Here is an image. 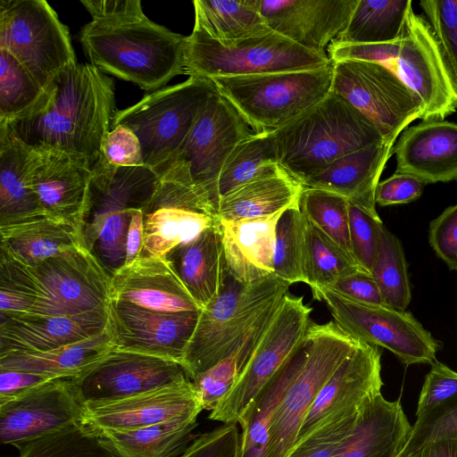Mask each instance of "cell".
<instances>
[{
  "mask_svg": "<svg viewBox=\"0 0 457 457\" xmlns=\"http://www.w3.org/2000/svg\"><path fill=\"white\" fill-rule=\"evenodd\" d=\"M115 112L113 80L91 63H78L58 74L26 115L0 126L29 146L84 156L92 169Z\"/></svg>",
  "mask_w": 457,
  "mask_h": 457,
  "instance_id": "obj_1",
  "label": "cell"
},
{
  "mask_svg": "<svg viewBox=\"0 0 457 457\" xmlns=\"http://www.w3.org/2000/svg\"><path fill=\"white\" fill-rule=\"evenodd\" d=\"M186 37L145 15L86 24L79 39L92 65L144 90L186 74Z\"/></svg>",
  "mask_w": 457,
  "mask_h": 457,
  "instance_id": "obj_2",
  "label": "cell"
},
{
  "mask_svg": "<svg viewBox=\"0 0 457 457\" xmlns=\"http://www.w3.org/2000/svg\"><path fill=\"white\" fill-rule=\"evenodd\" d=\"M276 142L279 164L303 183L337 159L385 141L364 115L330 91L300 117L276 130Z\"/></svg>",
  "mask_w": 457,
  "mask_h": 457,
  "instance_id": "obj_3",
  "label": "cell"
},
{
  "mask_svg": "<svg viewBox=\"0 0 457 457\" xmlns=\"http://www.w3.org/2000/svg\"><path fill=\"white\" fill-rule=\"evenodd\" d=\"M92 179L79 236L82 245L112 277L125 264L131 214L144 209L159 178L146 166L120 167L99 156Z\"/></svg>",
  "mask_w": 457,
  "mask_h": 457,
  "instance_id": "obj_4",
  "label": "cell"
},
{
  "mask_svg": "<svg viewBox=\"0 0 457 457\" xmlns=\"http://www.w3.org/2000/svg\"><path fill=\"white\" fill-rule=\"evenodd\" d=\"M289 284L270 277L242 284L227 270L219 295L201 312L182 366L192 380L228 356L252 326L287 293Z\"/></svg>",
  "mask_w": 457,
  "mask_h": 457,
  "instance_id": "obj_5",
  "label": "cell"
},
{
  "mask_svg": "<svg viewBox=\"0 0 457 457\" xmlns=\"http://www.w3.org/2000/svg\"><path fill=\"white\" fill-rule=\"evenodd\" d=\"M332 62L307 71L210 79L254 133L276 131L292 122L331 91Z\"/></svg>",
  "mask_w": 457,
  "mask_h": 457,
  "instance_id": "obj_6",
  "label": "cell"
},
{
  "mask_svg": "<svg viewBox=\"0 0 457 457\" xmlns=\"http://www.w3.org/2000/svg\"><path fill=\"white\" fill-rule=\"evenodd\" d=\"M331 63L326 53L309 50L271 31L217 41L193 29L186 37V74L206 79L316 70Z\"/></svg>",
  "mask_w": 457,
  "mask_h": 457,
  "instance_id": "obj_7",
  "label": "cell"
},
{
  "mask_svg": "<svg viewBox=\"0 0 457 457\" xmlns=\"http://www.w3.org/2000/svg\"><path fill=\"white\" fill-rule=\"evenodd\" d=\"M374 60L394 71L422 102V120H444L457 110V80L431 25L412 6L400 37L376 44Z\"/></svg>",
  "mask_w": 457,
  "mask_h": 457,
  "instance_id": "obj_8",
  "label": "cell"
},
{
  "mask_svg": "<svg viewBox=\"0 0 457 457\" xmlns=\"http://www.w3.org/2000/svg\"><path fill=\"white\" fill-rule=\"evenodd\" d=\"M217 91L206 78L189 76L138 103L116 110L111 128L123 125L137 137L145 166L154 172L180 147L209 97Z\"/></svg>",
  "mask_w": 457,
  "mask_h": 457,
  "instance_id": "obj_9",
  "label": "cell"
},
{
  "mask_svg": "<svg viewBox=\"0 0 457 457\" xmlns=\"http://www.w3.org/2000/svg\"><path fill=\"white\" fill-rule=\"evenodd\" d=\"M253 132L233 105L218 91L199 112L177 152L156 170L159 179L198 187L218 207V180L236 145Z\"/></svg>",
  "mask_w": 457,
  "mask_h": 457,
  "instance_id": "obj_10",
  "label": "cell"
},
{
  "mask_svg": "<svg viewBox=\"0 0 457 457\" xmlns=\"http://www.w3.org/2000/svg\"><path fill=\"white\" fill-rule=\"evenodd\" d=\"M0 48L12 54L44 88L78 64L68 28L45 0H1Z\"/></svg>",
  "mask_w": 457,
  "mask_h": 457,
  "instance_id": "obj_11",
  "label": "cell"
},
{
  "mask_svg": "<svg viewBox=\"0 0 457 457\" xmlns=\"http://www.w3.org/2000/svg\"><path fill=\"white\" fill-rule=\"evenodd\" d=\"M308 335L311 345L305 362L272 416L266 457L287 456L320 391L360 343L334 320L324 324L312 322Z\"/></svg>",
  "mask_w": 457,
  "mask_h": 457,
  "instance_id": "obj_12",
  "label": "cell"
},
{
  "mask_svg": "<svg viewBox=\"0 0 457 457\" xmlns=\"http://www.w3.org/2000/svg\"><path fill=\"white\" fill-rule=\"evenodd\" d=\"M332 64L331 91L364 115L385 142L395 145L409 124L422 120L424 107L420 97L384 64L361 60Z\"/></svg>",
  "mask_w": 457,
  "mask_h": 457,
  "instance_id": "obj_13",
  "label": "cell"
},
{
  "mask_svg": "<svg viewBox=\"0 0 457 457\" xmlns=\"http://www.w3.org/2000/svg\"><path fill=\"white\" fill-rule=\"evenodd\" d=\"M336 324L354 339L393 353L405 365L434 364L439 343L409 312L387 305L361 304L330 290H321Z\"/></svg>",
  "mask_w": 457,
  "mask_h": 457,
  "instance_id": "obj_14",
  "label": "cell"
},
{
  "mask_svg": "<svg viewBox=\"0 0 457 457\" xmlns=\"http://www.w3.org/2000/svg\"><path fill=\"white\" fill-rule=\"evenodd\" d=\"M29 270L37 298L28 314L60 316L107 311L111 277L84 246L47 258Z\"/></svg>",
  "mask_w": 457,
  "mask_h": 457,
  "instance_id": "obj_15",
  "label": "cell"
},
{
  "mask_svg": "<svg viewBox=\"0 0 457 457\" xmlns=\"http://www.w3.org/2000/svg\"><path fill=\"white\" fill-rule=\"evenodd\" d=\"M312 308L303 296L287 294L264 337L231 392L211 411L209 419L237 422L251 401L304 339Z\"/></svg>",
  "mask_w": 457,
  "mask_h": 457,
  "instance_id": "obj_16",
  "label": "cell"
},
{
  "mask_svg": "<svg viewBox=\"0 0 457 457\" xmlns=\"http://www.w3.org/2000/svg\"><path fill=\"white\" fill-rule=\"evenodd\" d=\"M143 216V257H164L219 221L216 205L206 191L163 179H159Z\"/></svg>",
  "mask_w": 457,
  "mask_h": 457,
  "instance_id": "obj_17",
  "label": "cell"
},
{
  "mask_svg": "<svg viewBox=\"0 0 457 457\" xmlns=\"http://www.w3.org/2000/svg\"><path fill=\"white\" fill-rule=\"evenodd\" d=\"M189 378L176 361L113 349L81 375L71 378L84 405L129 398Z\"/></svg>",
  "mask_w": 457,
  "mask_h": 457,
  "instance_id": "obj_18",
  "label": "cell"
},
{
  "mask_svg": "<svg viewBox=\"0 0 457 457\" xmlns=\"http://www.w3.org/2000/svg\"><path fill=\"white\" fill-rule=\"evenodd\" d=\"M85 407L71 378H55L0 402V443L18 448L82 424Z\"/></svg>",
  "mask_w": 457,
  "mask_h": 457,
  "instance_id": "obj_19",
  "label": "cell"
},
{
  "mask_svg": "<svg viewBox=\"0 0 457 457\" xmlns=\"http://www.w3.org/2000/svg\"><path fill=\"white\" fill-rule=\"evenodd\" d=\"M200 312H164L110 300L107 328L115 350L155 356L182 365Z\"/></svg>",
  "mask_w": 457,
  "mask_h": 457,
  "instance_id": "obj_20",
  "label": "cell"
},
{
  "mask_svg": "<svg viewBox=\"0 0 457 457\" xmlns=\"http://www.w3.org/2000/svg\"><path fill=\"white\" fill-rule=\"evenodd\" d=\"M83 425L95 432L132 430L196 420L203 410L190 378L122 400L84 405Z\"/></svg>",
  "mask_w": 457,
  "mask_h": 457,
  "instance_id": "obj_21",
  "label": "cell"
},
{
  "mask_svg": "<svg viewBox=\"0 0 457 457\" xmlns=\"http://www.w3.org/2000/svg\"><path fill=\"white\" fill-rule=\"evenodd\" d=\"M29 175L46 215L68 221L79 232L92 179L89 161L56 148L30 146Z\"/></svg>",
  "mask_w": 457,
  "mask_h": 457,
  "instance_id": "obj_22",
  "label": "cell"
},
{
  "mask_svg": "<svg viewBox=\"0 0 457 457\" xmlns=\"http://www.w3.org/2000/svg\"><path fill=\"white\" fill-rule=\"evenodd\" d=\"M382 386L381 353L378 346L360 341L320 391L301 425L295 444L320 425L381 394Z\"/></svg>",
  "mask_w": 457,
  "mask_h": 457,
  "instance_id": "obj_23",
  "label": "cell"
},
{
  "mask_svg": "<svg viewBox=\"0 0 457 457\" xmlns=\"http://www.w3.org/2000/svg\"><path fill=\"white\" fill-rule=\"evenodd\" d=\"M359 0H261L269 28L314 52L325 53L346 27Z\"/></svg>",
  "mask_w": 457,
  "mask_h": 457,
  "instance_id": "obj_24",
  "label": "cell"
},
{
  "mask_svg": "<svg viewBox=\"0 0 457 457\" xmlns=\"http://www.w3.org/2000/svg\"><path fill=\"white\" fill-rule=\"evenodd\" d=\"M107 320V311L60 316L0 313V355L77 343L102 333Z\"/></svg>",
  "mask_w": 457,
  "mask_h": 457,
  "instance_id": "obj_25",
  "label": "cell"
},
{
  "mask_svg": "<svg viewBox=\"0 0 457 457\" xmlns=\"http://www.w3.org/2000/svg\"><path fill=\"white\" fill-rule=\"evenodd\" d=\"M110 300L164 312L202 311L164 257L139 256L119 269Z\"/></svg>",
  "mask_w": 457,
  "mask_h": 457,
  "instance_id": "obj_26",
  "label": "cell"
},
{
  "mask_svg": "<svg viewBox=\"0 0 457 457\" xmlns=\"http://www.w3.org/2000/svg\"><path fill=\"white\" fill-rule=\"evenodd\" d=\"M393 154L395 172L415 177L426 185L457 179V123L428 120L407 128Z\"/></svg>",
  "mask_w": 457,
  "mask_h": 457,
  "instance_id": "obj_27",
  "label": "cell"
},
{
  "mask_svg": "<svg viewBox=\"0 0 457 457\" xmlns=\"http://www.w3.org/2000/svg\"><path fill=\"white\" fill-rule=\"evenodd\" d=\"M284 211L259 218L219 220L226 269L238 282L247 285L274 277L276 228Z\"/></svg>",
  "mask_w": 457,
  "mask_h": 457,
  "instance_id": "obj_28",
  "label": "cell"
},
{
  "mask_svg": "<svg viewBox=\"0 0 457 457\" xmlns=\"http://www.w3.org/2000/svg\"><path fill=\"white\" fill-rule=\"evenodd\" d=\"M394 145L380 142L348 154L303 184L339 195L366 211L377 212L376 188Z\"/></svg>",
  "mask_w": 457,
  "mask_h": 457,
  "instance_id": "obj_29",
  "label": "cell"
},
{
  "mask_svg": "<svg viewBox=\"0 0 457 457\" xmlns=\"http://www.w3.org/2000/svg\"><path fill=\"white\" fill-rule=\"evenodd\" d=\"M411 432L400 401L390 402L378 394L361 406L337 457H397L405 449Z\"/></svg>",
  "mask_w": 457,
  "mask_h": 457,
  "instance_id": "obj_30",
  "label": "cell"
},
{
  "mask_svg": "<svg viewBox=\"0 0 457 457\" xmlns=\"http://www.w3.org/2000/svg\"><path fill=\"white\" fill-rule=\"evenodd\" d=\"M164 258L203 310L219 295L226 272L220 222L176 246Z\"/></svg>",
  "mask_w": 457,
  "mask_h": 457,
  "instance_id": "obj_31",
  "label": "cell"
},
{
  "mask_svg": "<svg viewBox=\"0 0 457 457\" xmlns=\"http://www.w3.org/2000/svg\"><path fill=\"white\" fill-rule=\"evenodd\" d=\"M308 330L301 345L251 401L239 417L241 440L238 457H266L272 416L287 387L305 362L310 350Z\"/></svg>",
  "mask_w": 457,
  "mask_h": 457,
  "instance_id": "obj_32",
  "label": "cell"
},
{
  "mask_svg": "<svg viewBox=\"0 0 457 457\" xmlns=\"http://www.w3.org/2000/svg\"><path fill=\"white\" fill-rule=\"evenodd\" d=\"M29 150L0 126V227L46 215L29 179Z\"/></svg>",
  "mask_w": 457,
  "mask_h": 457,
  "instance_id": "obj_33",
  "label": "cell"
},
{
  "mask_svg": "<svg viewBox=\"0 0 457 457\" xmlns=\"http://www.w3.org/2000/svg\"><path fill=\"white\" fill-rule=\"evenodd\" d=\"M303 187L282 167L221 197L217 207L218 220L234 221L275 214L297 203Z\"/></svg>",
  "mask_w": 457,
  "mask_h": 457,
  "instance_id": "obj_34",
  "label": "cell"
},
{
  "mask_svg": "<svg viewBox=\"0 0 457 457\" xmlns=\"http://www.w3.org/2000/svg\"><path fill=\"white\" fill-rule=\"evenodd\" d=\"M113 349L106 327L95 337L52 350L0 355V369L39 373L53 378H75Z\"/></svg>",
  "mask_w": 457,
  "mask_h": 457,
  "instance_id": "obj_35",
  "label": "cell"
},
{
  "mask_svg": "<svg viewBox=\"0 0 457 457\" xmlns=\"http://www.w3.org/2000/svg\"><path fill=\"white\" fill-rule=\"evenodd\" d=\"M0 248L29 266L83 246L75 225L48 215L0 227Z\"/></svg>",
  "mask_w": 457,
  "mask_h": 457,
  "instance_id": "obj_36",
  "label": "cell"
},
{
  "mask_svg": "<svg viewBox=\"0 0 457 457\" xmlns=\"http://www.w3.org/2000/svg\"><path fill=\"white\" fill-rule=\"evenodd\" d=\"M196 426V420H178L96 433L117 457H178L195 439L192 431Z\"/></svg>",
  "mask_w": 457,
  "mask_h": 457,
  "instance_id": "obj_37",
  "label": "cell"
},
{
  "mask_svg": "<svg viewBox=\"0 0 457 457\" xmlns=\"http://www.w3.org/2000/svg\"><path fill=\"white\" fill-rule=\"evenodd\" d=\"M195 26L217 41H233L270 33L261 0H195Z\"/></svg>",
  "mask_w": 457,
  "mask_h": 457,
  "instance_id": "obj_38",
  "label": "cell"
},
{
  "mask_svg": "<svg viewBox=\"0 0 457 457\" xmlns=\"http://www.w3.org/2000/svg\"><path fill=\"white\" fill-rule=\"evenodd\" d=\"M282 299L270 306L259 318L238 345L228 356L192 379L197 390L203 410L212 411L231 392L264 337Z\"/></svg>",
  "mask_w": 457,
  "mask_h": 457,
  "instance_id": "obj_39",
  "label": "cell"
},
{
  "mask_svg": "<svg viewBox=\"0 0 457 457\" xmlns=\"http://www.w3.org/2000/svg\"><path fill=\"white\" fill-rule=\"evenodd\" d=\"M281 168L276 131L253 132L236 145L221 170L217 187L219 201L243 185Z\"/></svg>",
  "mask_w": 457,
  "mask_h": 457,
  "instance_id": "obj_40",
  "label": "cell"
},
{
  "mask_svg": "<svg viewBox=\"0 0 457 457\" xmlns=\"http://www.w3.org/2000/svg\"><path fill=\"white\" fill-rule=\"evenodd\" d=\"M411 0H359L346 27L334 40L345 44L395 41L403 29Z\"/></svg>",
  "mask_w": 457,
  "mask_h": 457,
  "instance_id": "obj_41",
  "label": "cell"
},
{
  "mask_svg": "<svg viewBox=\"0 0 457 457\" xmlns=\"http://www.w3.org/2000/svg\"><path fill=\"white\" fill-rule=\"evenodd\" d=\"M306 278L313 298L338 278L364 270L345 251L306 218ZM367 272V271H366Z\"/></svg>",
  "mask_w": 457,
  "mask_h": 457,
  "instance_id": "obj_42",
  "label": "cell"
},
{
  "mask_svg": "<svg viewBox=\"0 0 457 457\" xmlns=\"http://www.w3.org/2000/svg\"><path fill=\"white\" fill-rule=\"evenodd\" d=\"M274 276L289 285L306 278V220L299 201L287 208L277 223L273 257Z\"/></svg>",
  "mask_w": 457,
  "mask_h": 457,
  "instance_id": "obj_43",
  "label": "cell"
},
{
  "mask_svg": "<svg viewBox=\"0 0 457 457\" xmlns=\"http://www.w3.org/2000/svg\"><path fill=\"white\" fill-rule=\"evenodd\" d=\"M370 274L375 278L386 305L406 311L411 298L407 263L401 241L386 227Z\"/></svg>",
  "mask_w": 457,
  "mask_h": 457,
  "instance_id": "obj_44",
  "label": "cell"
},
{
  "mask_svg": "<svg viewBox=\"0 0 457 457\" xmlns=\"http://www.w3.org/2000/svg\"><path fill=\"white\" fill-rule=\"evenodd\" d=\"M45 88L8 51L0 48V125L26 115Z\"/></svg>",
  "mask_w": 457,
  "mask_h": 457,
  "instance_id": "obj_45",
  "label": "cell"
},
{
  "mask_svg": "<svg viewBox=\"0 0 457 457\" xmlns=\"http://www.w3.org/2000/svg\"><path fill=\"white\" fill-rule=\"evenodd\" d=\"M299 207L312 225L354 259L349 231V203L345 198L304 187L299 197Z\"/></svg>",
  "mask_w": 457,
  "mask_h": 457,
  "instance_id": "obj_46",
  "label": "cell"
},
{
  "mask_svg": "<svg viewBox=\"0 0 457 457\" xmlns=\"http://www.w3.org/2000/svg\"><path fill=\"white\" fill-rule=\"evenodd\" d=\"M18 449L20 457H117L83 424L34 439Z\"/></svg>",
  "mask_w": 457,
  "mask_h": 457,
  "instance_id": "obj_47",
  "label": "cell"
},
{
  "mask_svg": "<svg viewBox=\"0 0 457 457\" xmlns=\"http://www.w3.org/2000/svg\"><path fill=\"white\" fill-rule=\"evenodd\" d=\"M37 298L29 266L0 248V313L28 314Z\"/></svg>",
  "mask_w": 457,
  "mask_h": 457,
  "instance_id": "obj_48",
  "label": "cell"
},
{
  "mask_svg": "<svg viewBox=\"0 0 457 457\" xmlns=\"http://www.w3.org/2000/svg\"><path fill=\"white\" fill-rule=\"evenodd\" d=\"M362 405L320 425L295 444L286 457H337L351 435Z\"/></svg>",
  "mask_w": 457,
  "mask_h": 457,
  "instance_id": "obj_49",
  "label": "cell"
},
{
  "mask_svg": "<svg viewBox=\"0 0 457 457\" xmlns=\"http://www.w3.org/2000/svg\"><path fill=\"white\" fill-rule=\"evenodd\" d=\"M384 227L377 212L366 211L349 203V231L353 253L357 263L369 273L374 263Z\"/></svg>",
  "mask_w": 457,
  "mask_h": 457,
  "instance_id": "obj_50",
  "label": "cell"
},
{
  "mask_svg": "<svg viewBox=\"0 0 457 457\" xmlns=\"http://www.w3.org/2000/svg\"><path fill=\"white\" fill-rule=\"evenodd\" d=\"M443 438L457 439V395L417 419L411 427L404 453H411L431 441Z\"/></svg>",
  "mask_w": 457,
  "mask_h": 457,
  "instance_id": "obj_51",
  "label": "cell"
},
{
  "mask_svg": "<svg viewBox=\"0 0 457 457\" xmlns=\"http://www.w3.org/2000/svg\"><path fill=\"white\" fill-rule=\"evenodd\" d=\"M420 5L457 80V0H423Z\"/></svg>",
  "mask_w": 457,
  "mask_h": 457,
  "instance_id": "obj_52",
  "label": "cell"
},
{
  "mask_svg": "<svg viewBox=\"0 0 457 457\" xmlns=\"http://www.w3.org/2000/svg\"><path fill=\"white\" fill-rule=\"evenodd\" d=\"M237 424L223 423L196 436L178 457H238L241 434Z\"/></svg>",
  "mask_w": 457,
  "mask_h": 457,
  "instance_id": "obj_53",
  "label": "cell"
},
{
  "mask_svg": "<svg viewBox=\"0 0 457 457\" xmlns=\"http://www.w3.org/2000/svg\"><path fill=\"white\" fill-rule=\"evenodd\" d=\"M457 395V372L437 361L425 377L419 397L417 419Z\"/></svg>",
  "mask_w": 457,
  "mask_h": 457,
  "instance_id": "obj_54",
  "label": "cell"
},
{
  "mask_svg": "<svg viewBox=\"0 0 457 457\" xmlns=\"http://www.w3.org/2000/svg\"><path fill=\"white\" fill-rule=\"evenodd\" d=\"M111 129L103 140L100 155L114 166H145L140 142L136 134L123 125Z\"/></svg>",
  "mask_w": 457,
  "mask_h": 457,
  "instance_id": "obj_55",
  "label": "cell"
},
{
  "mask_svg": "<svg viewBox=\"0 0 457 457\" xmlns=\"http://www.w3.org/2000/svg\"><path fill=\"white\" fill-rule=\"evenodd\" d=\"M428 237L436 255L450 270H457V204L430 222Z\"/></svg>",
  "mask_w": 457,
  "mask_h": 457,
  "instance_id": "obj_56",
  "label": "cell"
},
{
  "mask_svg": "<svg viewBox=\"0 0 457 457\" xmlns=\"http://www.w3.org/2000/svg\"><path fill=\"white\" fill-rule=\"evenodd\" d=\"M425 186L423 181L415 177L395 172L378 182L375 201L381 206L408 204L421 195Z\"/></svg>",
  "mask_w": 457,
  "mask_h": 457,
  "instance_id": "obj_57",
  "label": "cell"
},
{
  "mask_svg": "<svg viewBox=\"0 0 457 457\" xmlns=\"http://www.w3.org/2000/svg\"><path fill=\"white\" fill-rule=\"evenodd\" d=\"M353 302L367 305H385L380 289L369 272L358 270L336 280L329 288Z\"/></svg>",
  "mask_w": 457,
  "mask_h": 457,
  "instance_id": "obj_58",
  "label": "cell"
},
{
  "mask_svg": "<svg viewBox=\"0 0 457 457\" xmlns=\"http://www.w3.org/2000/svg\"><path fill=\"white\" fill-rule=\"evenodd\" d=\"M94 21H111L145 15L139 0H83Z\"/></svg>",
  "mask_w": 457,
  "mask_h": 457,
  "instance_id": "obj_59",
  "label": "cell"
},
{
  "mask_svg": "<svg viewBox=\"0 0 457 457\" xmlns=\"http://www.w3.org/2000/svg\"><path fill=\"white\" fill-rule=\"evenodd\" d=\"M53 379L55 378L39 373L0 369V402L13 398Z\"/></svg>",
  "mask_w": 457,
  "mask_h": 457,
  "instance_id": "obj_60",
  "label": "cell"
},
{
  "mask_svg": "<svg viewBox=\"0 0 457 457\" xmlns=\"http://www.w3.org/2000/svg\"><path fill=\"white\" fill-rule=\"evenodd\" d=\"M144 245V216L143 209L135 210L131 214L126 238L125 264L129 265L137 260Z\"/></svg>",
  "mask_w": 457,
  "mask_h": 457,
  "instance_id": "obj_61",
  "label": "cell"
},
{
  "mask_svg": "<svg viewBox=\"0 0 457 457\" xmlns=\"http://www.w3.org/2000/svg\"><path fill=\"white\" fill-rule=\"evenodd\" d=\"M404 457H457V439L443 438L431 441Z\"/></svg>",
  "mask_w": 457,
  "mask_h": 457,
  "instance_id": "obj_62",
  "label": "cell"
},
{
  "mask_svg": "<svg viewBox=\"0 0 457 457\" xmlns=\"http://www.w3.org/2000/svg\"><path fill=\"white\" fill-rule=\"evenodd\" d=\"M405 454H404V450L397 456V457H404Z\"/></svg>",
  "mask_w": 457,
  "mask_h": 457,
  "instance_id": "obj_63",
  "label": "cell"
}]
</instances>
